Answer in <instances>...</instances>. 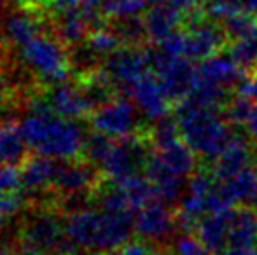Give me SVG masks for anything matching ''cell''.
I'll return each mask as SVG.
<instances>
[{"instance_id":"3","label":"cell","mask_w":257,"mask_h":255,"mask_svg":"<svg viewBox=\"0 0 257 255\" xmlns=\"http://www.w3.org/2000/svg\"><path fill=\"white\" fill-rule=\"evenodd\" d=\"M20 245L48 255H79V246L65 232L58 208L44 204L34 210L20 227Z\"/></svg>"},{"instance_id":"5","label":"cell","mask_w":257,"mask_h":255,"mask_svg":"<svg viewBox=\"0 0 257 255\" xmlns=\"http://www.w3.org/2000/svg\"><path fill=\"white\" fill-rule=\"evenodd\" d=\"M151 145H154L151 140V128L114 140L107 157L100 166L105 180H121L130 175L144 171L147 159L153 154Z\"/></svg>"},{"instance_id":"1","label":"cell","mask_w":257,"mask_h":255,"mask_svg":"<svg viewBox=\"0 0 257 255\" xmlns=\"http://www.w3.org/2000/svg\"><path fill=\"white\" fill-rule=\"evenodd\" d=\"M20 133L28 149L58 161H72L82 156L86 135L72 119L56 112L28 114L20 124Z\"/></svg>"},{"instance_id":"40","label":"cell","mask_w":257,"mask_h":255,"mask_svg":"<svg viewBox=\"0 0 257 255\" xmlns=\"http://www.w3.org/2000/svg\"><path fill=\"white\" fill-rule=\"evenodd\" d=\"M236 2H238L240 11L257 18V0H236Z\"/></svg>"},{"instance_id":"36","label":"cell","mask_w":257,"mask_h":255,"mask_svg":"<svg viewBox=\"0 0 257 255\" xmlns=\"http://www.w3.org/2000/svg\"><path fill=\"white\" fill-rule=\"evenodd\" d=\"M175 255H212V252L198 239V236L184 232L175 241Z\"/></svg>"},{"instance_id":"31","label":"cell","mask_w":257,"mask_h":255,"mask_svg":"<svg viewBox=\"0 0 257 255\" xmlns=\"http://www.w3.org/2000/svg\"><path fill=\"white\" fill-rule=\"evenodd\" d=\"M147 0H103V9L108 20L140 16L146 11Z\"/></svg>"},{"instance_id":"21","label":"cell","mask_w":257,"mask_h":255,"mask_svg":"<svg viewBox=\"0 0 257 255\" xmlns=\"http://www.w3.org/2000/svg\"><path fill=\"white\" fill-rule=\"evenodd\" d=\"M158 154L166 163V166L180 177H191L196 171V152L182 138L158 147Z\"/></svg>"},{"instance_id":"20","label":"cell","mask_w":257,"mask_h":255,"mask_svg":"<svg viewBox=\"0 0 257 255\" xmlns=\"http://www.w3.org/2000/svg\"><path fill=\"white\" fill-rule=\"evenodd\" d=\"M4 32L9 42H13L16 48H23L30 41H34L37 35L42 34L41 20L30 11H16L4 23Z\"/></svg>"},{"instance_id":"15","label":"cell","mask_w":257,"mask_h":255,"mask_svg":"<svg viewBox=\"0 0 257 255\" xmlns=\"http://www.w3.org/2000/svg\"><path fill=\"white\" fill-rule=\"evenodd\" d=\"M213 163L215 164H213L212 171L215 175V180H227L240 173L241 170L248 168V164L252 163V145L243 135L233 133L226 149Z\"/></svg>"},{"instance_id":"29","label":"cell","mask_w":257,"mask_h":255,"mask_svg":"<svg viewBox=\"0 0 257 255\" xmlns=\"http://www.w3.org/2000/svg\"><path fill=\"white\" fill-rule=\"evenodd\" d=\"M112 143H114V140L110 136L93 129L91 133L86 135L84 147H82V159H86L88 163L100 168L105 161V157H107L108 150H110Z\"/></svg>"},{"instance_id":"39","label":"cell","mask_w":257,"mask_h":255,"mask_svg":"<svg viewBox=\"0 0 257 255\" xmlns=\"http://www.w3.org/2000/svg\"><path fill=\"white\" fill-rule=\"evenodd\" d=\"M222 255H257V245L254 246H227Z\"/></svg>"},{"instance_id":"33","label":"cell","mask_w":257,"mask_h":255,"mask_svg":"<svg viewBox=\"0 0 257 255\" xmlns=\"http://www.w3.org/2000/svg\"><path fill=\"white\" fill-rule=\"evenodd\" d=\"M179 138H182V136H180V128L175 117L165 116L161 119H158V123L151 128V140H153L156 149L166 145L170 142H175Z\"/></svg>"},{"instance_id":"2","label":"cell","mask_w":257,"mask_h":255,"mask_svg":"<svg viewBox=\"0 0 257 255\" xmlns=\"http://www.w3.org/2000/svg\"><path fill=\"white\" fill-rule=\"evenodd\" d=\"M182 140L196 152L198 157L215 161L226 149L231 138V129L217 116V110H210L184 98L177 103L175 116Z\"/></svg>"},{"instance_id":"46","label":"cell","mask_w":257,"mask_h":255,"mask_svg":"<svg viewBox=\"0 0 257 255\" xmlns=\"http://www.w3.org/2000/svg\"><path fill=\"white\" fill-rule=\"evenodd\" d=\"M4 2H6V0H0V7H2V6H4Z\"/></svg>"},{"instance_id":"14","label":"cell","mask_w":257,"mask_h":255,"mask_svg":"<svg viewBox=\"0 0 257 255\" xmlns=\"http://www.w3.org/2000/svg\"><path fill=\"white\" fill-rule=\"evenodd\" d=\"M144 175L153 182L156 197L159 201H163L165 204H173L180 201L184 192L182 177L170 170L158 152H153L147 159Z\"/></svg>"},{"instance_id":"24","label":"cell","mask_w":257,"mask_h":255,"mask_svg":"<svg viewBox=\"0 0 257 255\" xmlns=\"http://www.w3.org/2000/svg\"><path fill=\"white\" fill-rule=\"evenodd\" d=\"M122 192L128 197L130 204L135 211H139L140 208H144L147 203H151L153 199H158L156 197V191L154 185L146 175H130L126 178H121V180H112Z\"/></svg>"},{"instance_id":"44","label":"cell","mask_w":257,"mask_h":255,"mask_svg":"<svg viewBox=\"0 0 257 255\" xmlns=\"http://www.w3.org/2000/svg\"><path fill=\"white\" fill-rule=\"evenodd\" d=\"M30 4H48V0H28Z\"/></svg>"},{"instance_id":"28","label":"cell","mask_w":257,"mask_h":255,"mask_svg":"<svg viewBox=\"0 0 257 255\" xmlns=\"http://www.w3.org/2000/svg\"><path fill=\"white\" fill-rule=\"evenodd\" d=\"M84 44L95 53L98 58H107L108 55L119 49L122 46L121 39L117 37L112 28H96V30H91L86 37Z\"/></svg>"},{"instance_id":"30","label":"cell","mask_w":257,"mask_h":255,"mask_svg":"<svg viewBox=\"0 0 257 255\" xmlns=\"http://www.w3.org/2000/svg\"><path fill=\"white\" fill-rule=\"evenodd\" d=\"M255 109V102L250 100L248 96L236 93V96L229 98V102L224 105V116L234 126H247L250 121L252 114Z\"/></svg>"},{"instance_id":"34","label":"cell","mask_w":257,"mask_h":255,"mask_svg":"<svg viewBox=\"0 0 257 255\" xmlns=\"http://www.w3.org/2000/svg\"><path fill=\"white\" fill-rule=\"evenodd\" d=\"M187 48V34L184 30H175L166 35L163 41L156 44V49L166 56H186Z\"/></svg>"},{"instance_id":"16","label":"cell","mask_w":257,"mask_h":255,"mask_svg":"<svg viewBox=\"0 0 257 255\" xmlns=\"http://www.w3.org/2000/svg\"><path fill=\"white\" fill-rule=\"evenodd\" d=\"M233 210L219 211V213H206L196 225V236L212 255H222L229 246V224Z\"/></svg>"},{"instance_id":"32","label":"cell","mask_w":257,"mask_h":255,"mask_svg":"<svg viewBox=\"0 0 257 255\" xmlns=\"http://www.w3.org/2000/svg\"><path fill=\"white\" fill-rule=\"evenodd\" d=\"M255 25H257L255 18L247 13H243V11H240V13L233 14V16H229L227 20L222 21V28H224V32H226L229 42L250 35L252 30L255 28Z\"/></svg>"},{"instance_id":"11","label":"cell","mask_w":257,"mask_h":255,"mask_svg":"<svg viewBox=\"0 0 257 255\" xmlns=\"http://www.w3.org/2000/svg\"><path fill=\"white\" fill-rule=\"evenodd\" d=\"M126 95L132 98L135 107L147 119L158 121L170 112L172 100L168 98V95L163 89L161 82H159L158 75L154 72L153 74L147 72L139 81L133 82L128 88V91H126Z\"/></svg>"},{"instance_id":"37","label":"cell","mask_w":257,"mask_h":255,"mask_svg":"<svg viewBox=\"0 0 257 255\" xmlns=\"http://www.w3.org/2000/svg\"><path fill=\"white\" fill-rule=\"evenodd\" d=\"M238 91L255 102L254 114H252L250 121H248V124L245 128H247L248 135L254 140H257V75H254V77H250V79H245L243 84H240V88H238Z\"/></svg>"},{"instance_id":"43","label":"cell","mask_w":257,"mask_h":255,"mask_svg":"<svg viewBox=\"0 0 257 255\" xmlns=\"http://www.w3.org/2000/svg\"><path fill=\"white\" fill-rule=\"evenodd\" d=\"M156 255H175V253H172L168 248H163V250H158V252H156Z\"/></svg>"},{"instance_id":"19","label":"cell","mask_w":257,"mask_h":255,"mask_svg":"<svg viewBox=\"0 0 257 255\" xmlns=\"http://www.w3.org/2000/svg\"><path fill=\"white\" fill-rule=\"evenodd\" d=\"M186 23V14L177 11L168 2L153 6L144 14V25H146L147 39L154 44L175 32L177 27H182Z\"/></svg>"},{"instance_id":"22","label":"cell","mask_w":257,"mask_h":255,"mask_svg":"<svg viewBox=\"0 0 257 255\" xmlns=\"http://www.w3.org/2000/svg\"><path fill=\"white\" fill-rule=\"evenodd\" d=\"M257 245V210L234 208L229 224V246Z\"/></svg>"},{"instance_id":"9","label":"cell","mask_w":257,"mask_h":255,"mask_svg":"<svg viewBox=\"0 0 257 255\" xmlns=\"http://www.w3.org/2000/svg\"><path fill=\"white\" fill-rule=\"evenodd\" d=\"M88 123L91 129L110 136L112 140L124 138V136L140 131L137 124L135 103L130 102L128 98H119V96H115L100 109L93 110L88 116Z\"/></svg>"},{"instance_id":"25","label":"cell","mask_w":257,"mask_h":255,"mask_svg":"<svg viewBox=\"0 0 257 255\" xmlns=\"http://www.w3.org/2000/svg\"><path fill=\"white\" fill-rule=\"evenodd\" d=\"M222 191L229 196V199L234 204L238 203H247L252 201L254 194L257 191V170L254 168H245L234 177L227 178V180H217Z\"/></svg>"},{"instance_id":"12","label":"cell","mask_w":257,"mask_h":255,"mask_svg":"<svg viewBox=\"0 0 257 255\" xmlns=\"http://www.w3.org/2000/svg\"><path fill=\"white\" fill-rule=\"evenodd\" d=\"M175 215L159 199H153L135 215V232L149 243H161L172 236L175 229Z\"/></svg>"},{"instance_id":"27","label":"cell","mask_w":257,"mask_h":255,"mask_svg":"<svg viewBox=\"0 0 257 255\" xmlns=\"http://www.w3.org/2000/svg\"><path fill=\"white\" fill-rule=\"evenodd\" d=\"M110 28L121 39L122 46H142V42L147 39L144 18L140 16L110 20Z\"/></svg>"},{"instance_id":"45","label":"cell","mask_w":257,"mask_h":255,"mask_svg":"<svg viewBox=\"0 0 257 255\" xmlns=\"http://www.w3.org/2000/svg\"><path fill=\"white\" fill-rule=\"evenodd\" d=\"M4 218H6V215H2V213H0V229L4 227Z\"/></svg>"},{"instance_id":"23","label":"cell","mask_w":257,"mask_h":255,"mask_svg":"<svg viewBox=\"0 0 257 255\" xmlns=\"http://www.w3.org/2000/svg\"><path fill=\"white\" fill-rule=\"evenodd\" d=\"M27 143L20 126L13 123L0 124V164H20L27 159Z\"/></svg>"},{"instance_id":"26","label":"cell","mask_w":257,"mask_h":255,"mask_svg":"<svg viewBox=\"0 0 257 255\" xmlns=\"http://www.w3.org/2000/svg\"><path fill=\"white\" fill-rule=\"evenodd\" d=\"M54 20H56V27H54L56 39L63 46H67V48H74L77 44H82L86 41V37H88V34L91 32L88 23L79 14V11L63 14V16L54 18Z\"/></svg>"},{"instance_id":"17","label":"cell","mask_w":257,"mask_h":255,"mask_svg":"<svg viewBox=\"0 0 257 255\" xmlns=\"http://www.w3.org/2000/svg\"><path fill=\"white\" fill-rule=\"evenodd\" d=\"M46 95H48L54 112L58 116L65 117V119L77 121L81 117H88L91 114L77 82L65 81L61 84L53 86Z\"/></svg>"},{"instance_id":"8","label":"cell","mask_w":257,"mask_h":255,"mask_svg":"<svg viewBox=\"0 0 257 255\" xmlns=\"http://www.w3.org/2000/svg\"><path fill=\"white\" fill-rule=\"evenodd\" d=\"M102 68L115 88L126 93L133 82L147 74V68H153L151 49L144 46H121L105 58Z\"/></svg>"},{"instance_id":"4","label":"cell","mask_w":257,"mask_h":255,"mask_svg":"<svg viewBox=\"0 0 257 255\" xmlns=\"http://www.w3.org/2000/svg\"><path fill=\"white\" fill-rule=\"evenodd\" d=\"M67 46L61 44L58 39H51L41 34L20 48L21 58L25 65L41 79L44 84L56 86L68 79L70 67V55L65 51Z\"/></svg>"},{"instance_id":"6","label":"cell","mask_w":257,"mask_h":255,"mask_svg":"<svg viewBox=\"0 0 257 255\" xmlns=\"http://www.w3.org/2000/svg\"><path fill=\"white\" fill-rule=\"evenodd\" d=\"M191 62L193 60H189L187 56H166L158 49H151L153 70L172 103L182 102L189 95L194 81V72H196V67Z\"/></svg>"},{"instance_id":"42","label":"cell","mask_w":257,"mask_h":255,"mask_svg":"<svg viewBox=\"0 0 257 255\" xmlns=\"http://www.w3.org/2000/svg\"><path fill=\"white\" fill-rule=\"evenodd\" d=\"M0 255H14V250L6 245H0Z\"/></svg>"},{"instance_id":"18","label":"cell","mask_w":257,"mask_h":255,"mask_svg":"<svg viewBox=\"0 0 257 255\" xmlns=\"http://www.w3.org/2000/svg\"><path fill=\"white\" fill-rule=\"evenodd\" d=\"M196 75L215 84L226 86V88H233L234 84L240 86L241 81H245L243 68L231 56L222 55H213L206 60H201L196 65Z\"/></svg>"},{"instance_id":"38","label":"cell","mask_w":257,"mask_h":255,"mask_svg":"<svg viewBox=\"0 0 257 255\" xmlns=\"http://www.w3.org/2000/svg\"><path fill=\"white\" fill-rule=\"evenodd\" d=\"M46 6H48V11L51 13V16L60 18V16H63V14L79 11L81 0H48Z\"/></svg>"},{"instance_id":"7","label":"cell","mask_w":257,"mask_h":255,"mask_svg":"<svg viewBox=\"0 0 257 255\" xmlns=\"http://www.w3.org/2000/svg\"><path fill=\"white\" fill-rule=\"evenodd\" d=\"M186 34H187V48L186 56L193 62H201L210 56L217 55L224 46L229 42L222 27L217 21L205 16V13L194 11L186 18Z\"/></svg>"},{"instance_id":"10","label":"cell","mask_w":257,"mask_h":255,"mask_svg":"<svg viewBox=\"0 0 257 255\" xmlns=\"http://www.w3.org/2000/svg\"><path fill=\"white\" fill-rule=\"evenodd\" d=\"M102 177L103 175L98 173L95 164L88 163L86 159H82V163L72 159L70 163H60L53 191L61 197L88 196L98 187L100 180H103Z\"/></svg>"},{"instance_id":"41","label":"cell","mask_w":257,"mask_h":255,"mask_svg":"<svg viewBox=\"0 0 257 255\" xmlns=\"http://www.w3.org/2000/svg\"><path fill=\"white\" fill-rule=\"evenodd\" d=\"M14 255H48L41 250H35V248H30V246H25V245H20V248L14 250Z\"/></svg>"},{"instance_id":"13","label":"cell","mask_w":257,"mask_h":255,"mask_svg":"<svg viewBox=\"0 0 257 255\" xmlns=\"http://www.w3.org/2000/svg\"><path fill=\"white\" fill-rule=\"evenodd\" d=\"M21 164H23V168H21V189L25 192L37 196V194L51 191L54 180H56L60 161L37 154L34 157H27Z\"/></svg>"},{"instance_id":"35","label":"cell","mask_w":257,"mask_h":255,"mask_svg":"<svg viewBox=\"0 0 257 255\" xmlns=\"http://www.w3.org/2000/svg\"><path fill=\"white\" fill-rule=\"evenodd\" d=\"M21 191V168L16 164H0V194Z\"/></svg>"}]
</instances>
